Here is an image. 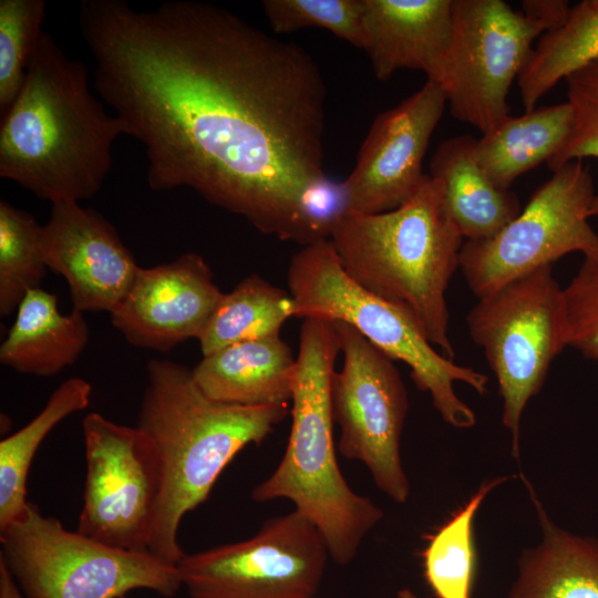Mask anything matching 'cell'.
Here are the masks:
<instances>
[{
  "mask_svg": "<svg viewBox=\"0 0 598 598\" xmlns=\"http://www.w3.org/2000/svg\"><path fill=\"white\" fill-rule=\"evenodd\" d=\"M343 365L330 383L338 451L364 464L375 486L398 504L410 496L400 442L409 409L408 392L393 360L346 322L332 321Z\"/></svg>",
  "mask_w": 598,
  "mask_h": 598,
  "instance_id": "30bf717a",
  "label": "cell"
},
{
  "mask_svg": "<svg viewBox=\"0 0 598 598\" xmlns=\"http://www.w3.org/2000/svg\"><path fill=\"white\" fill-rule=\"evenodd\" d=\"M86 473L76 530L109 546L148 551L162 493L151 440L135 425L92 412L82 422Z\"/></svg>",
  "mask_w": 598,
  "mask_h": 598,
  "instance_id": "4fadbf2b",
  "label": "cell"
},
{
  "mask_svg": "<svg viewBox=\"0 0 598 598\" xmlns=\"http://www.w3.org/2000/svg\"><path fill=\"white\" fill-rule=\"evenodd\" d=\"M573 121L569 103L535 107L508 116L476 138L475 155L489 179L509 189L517 177L548 162L567 138Z\"/></svg>",
  "mask_w": 598,
  "mask_h": 598,
  "instance_id": "7402d4cb",
  "label": "cell"
},
{
  "mask_svg": "<svg viewBox=\"0 0 598 598\" xmlns=\"http://www.w3.org/2000/svg\"><path fill=\"white\" fill-rule=\"evenodd\" d=\"M582 255L576 275L563 288L567 347L598 363V243Z\"/></svg>",
  "mask_w": 598,
  "mask_h": 598,
  "instance_id": "4dcf8cb0",
  "label": "cell"
},
{
  "mask_svg": "<svg viewBox=\"0 0 598 598\" xmlns=\"http://www.w3.org/2000/svg\"><path fill=\"white\" fill-rule=\"evenodd\" d=\"M598 58V0L571 6L566 21L547 31L535 43L517 78L525 112L559 81Z\"/></svg>",
  "mask_w": 598,
  "mask_h": 598,
  "instance_id": "603a6c76",
  "label": "cell"
},
{
  "mask_svg": "<svg viewBox=\"0 0 598 598\" xmlns=\"http://www.w3.org/2000/svg\"><path fill=\"white\" fill-rule=\"evenodd\" d=\"M193 378L212 400L243 405H288L297 359L280 334L228 346L192 369Z\"/></svg>",
  "mask_w": 598,
  "mask_h": 598,
  "instance_id": "ac0fdd59",
  "label": "cell"
},
{
  "mask_svg": "<svg viewBox=\"0 0 598 598\" xmlns=\"http://www.w3.org/2000/svg\"><path fill=\"white\" fill-rule=\"evenodd\" d=\"M506 477L484 482L435 534L423 551L425 578L437 598H471L475 565L473 520L486 496Z\"/></svg>",
  "mask_w": 598,
  "mask_h": 598,
  "instance_id": "484cf974",
  "label": "cell"
},
{
  "mask_svg": "<svg viewBox=\"0 0 598 598\" xmlns=\"http://www.w3.org/2000/svg\"><path fill=\"white\" fill-rule=\"evenodd\" d=\"M589 218L590 217H598V194L595 195L589 212H588Z\"/></svg>",
  "mask_w": 598,
  "mask_h": 598,
  "instance_id": "836d02e7",
  "label": "cell"
},
{
  "mask_svg": "<svg viewBox=\"0 0 598 598\" xmlns=\"http://www.w3.org/2000/svg\"><path fill=\"white\" fill-rule=\"evenodd\" d=\"M522 8L523 13L534 19L547 32L566 21L571 6L565 0H524Z\"/></svg>",
  "mask_w": 598,
  "mask_h": 598,
  "instance_id": "1f68e13d",
  "label": "cell"
},
{
  "mask_svg": "<svg viewBox=\"0 0 598 598\" xmlns=\"http://www.w3.org/2000/svg\"><path fill=\"white\" fill-rule=\"evenodd\" d=\"M78 17L153 190L190 188L302 247L330 238L344 196L324 173L327 89L303 48L194 0H84Z\"/></svg>",
  "mask_w": 598,
  "mask_h": 598,
  "instance_id": "6da1fadb",
  "label": "cell"
},
{
  "mask_svg": "<svg viewBox=\"0 0 598 598\" xmlns=\"http://www.w3.org/2000/svg\"><path fill=\"white\" fill-rule=\"evenodd\" d=\"M396 598H417V596L409 588H403L398 591Z\"/></svg>",
  "mask_w": 598,
  "mask_h": 598,
  "instance_id": "e575fe53",
  "label": "cell"
},
{
  "mask_svg": "<svg viewBox=\"0 0 598 598\" xmlns=\"http://www.w3.org/2000/svg\"><path fill=\"white\" fill-rule=\"evenodd\" d=\"M476 138L444 140L430 161V176L441 186L445 210L462 237L488 239L520 213L517 195L496 186L475 155Z\"/></svg>",
  "mask_w": 598,
  "mask_h": 598,
  "instance_id": "d6986e66",
  "label": "cell"
},
{
  "mask_svg": "<svg viewBox=\"0 0 598 598\" xmlns=\"http://www.w3.org/2000/svg\"><path fill=\"white\" fill-rule=\"evenodd\" d=\"M91 392V384L82 378L65 380L29 423L1 440L0 528L17 518L28 504L27 480L38 448L61 421L87 408Z\"/></svg>",
  "mask_w": 598,
  "mask_h": 598,
  "instance_id": "cb8c5ba5",
  "label": "cell"
},
{
  "mask_svg": "<svg viewBox=\"0 0 598 598\" xmlns=\"http://www.w3.org/2000/svg\"><path fill=\"white\" fill-rule=\"evenodd\" d=\"M544 28L503 0H453V29L439 85L450 113L481 134L509 116L507 96Z\"/></svg>",
  "mask_w": 598,
  "mask_h": 598,
  "instance_id": "7c38bea8",
  "label": "cell"
},
{
  "mask_svg": "<svg viewBox=\"0 0 598 598\" xmlns=\"http://www.w3.org/2000/svg\"><path fill=\"white\" fill-rule=\"evenodd\" d=\"M446 107L441 86L425 84L373 121L349 176L342 182L346 213L393 210L419 190L431 136Z\"/></svg>",
  "mask_w": 598,
  "mask_h": 598,
  "instance_id": "5bb4252c",
  "label": "cell"
},
{
  "mask_svg": "<svg viewBox=\"0 0 598 598\" xmlns=\"http://www.w3.org/2000/svg\"><path fill=\"white\" fill-rule=\"evenodd\" d=\"M312 598H319V597L316 596V597H312Z\"/></svg>",
  "mask_w": 598,
  "mask_h": 598,
  "instance_id": "8d00e7d4",
  "label": "cell"
},
{
  "mask_svg": "<svg viewBox=\"0 0 598 598\" xmlns=\"http://www.w3.org/2000/svg\"><path fill=\"white\" fill-rule=\"evenodd\" d=\"M467 328L494 372L503 401L502 423L519 456L520 421L554 359L567 347L563 288L551 265L520 276L478 298Z\"/></svg>",
  "mask_w": 598,
  "mask_h": 598,
  "instance_id": "ba28073f",
  "label": "cell"
},
{
  "mask_svg": "<svg viewBox=\"0 0 598 598\" xmlns=\"http://www.w3.org/2000/svg\"><path fill=\"white\" fill-rule=\"evenodd\" d=\"M329 558L320 532L293 509L247 539L185 554L177 568L190 598H312Z\"/></svg>",
  "mask_w": 598,
  "mask_h": 598,
  "instance_id": "8fae6325",
  "label": "cell"
},
{
  "mask_svg": "<svg viewBox=\"0 0 598 598\" xmlns=\"http://www.w3.org/2000/svg\"><path fill=\"white\" fill-rule=\"evenodd\" d=\"M589 168L573 161L553 172L517 217L488 239L466 240L460 268L477 298L574 251L598 243L588 223L595 197Z\"/></svg>",
  "mask_w": 598,
  "mask_h": 598,
  "instance_id": "9c48e42d",
  "label": "cell"
},
{
  "mask_svg": "<svg viewBox=\"0 0 598 598\" xmlns=\"http://www.w3.org/2000/svg\"><path fill=\"white\" fill-rule=\"evenodd\" d=\"M223 293L205 259L185 252L169 262L140 267L110 317L128 343L166 352L200 337Z\"/></svg>",
  "mask_w": 598,
  "mask_h": 598,
  "instance_id": "9a60e30c",
  "label": "cell"
},
{
  "mask_svg": "<svg viewBox=\"0 0 598 598\" xmlns=\"http://www.w3.org/2000/svg\"><path fill=\"white\" fill-rule=\"evenodd\" d=\"M47 265L42 226L25 210L0 200V316L16 311L27 293L40 288Z\"/></svg>",
  "mask_w": 598,
  "mask_h": 598,
  "instance_id": "4316f807",
  "label": "cell"
},
{
  "mask_svg": "<svg viewBox=\"0 0 598 598\" xmlns=\"http://www.w3.org/2000/svg\"><path fill=\"white\" fill-rule=\"evenodd\" d=\"M118 598H127L126 596H122V597H118Z\"/></svg>",
  "mask_w": 598,
  "mask_h": 598,
  "instance_id": "d590c367",
  "label": "cell"
},
{
  "mask_svg": "<svg viewBox=\"0 0 598 598\" xmlns=\"http://www.w3.org/2000/svg\"><path fill=\"white\" fill-rule=\"evenodd\" d=\"M0 560L27 598H118L134 589L172 597L183 586L177 566L69 530L30 502L0 528Z\"/></svg>",
  "mask_w": 598,
  "mask_h": 598,
  "instance_id": "52a82bcc",
  "label": "cell"
},
{
  "mask_svg": "<svg viewBox=\"0 0 598 598\" xmlns=\"http://www.w3.org/2000/svg\"><path fill=\"white\" fill-rule=\"evenodd\" d=\"M363 49L375 76L402 69L439 83L453 29V0H363Z\"/></svg>",
  "mask_w": 598,
  "mask_h": 598,
  "instance_id": "e0dca14e",
  "label": "cell"
},
{
  "mask_svg": "<svg viewBox=\"0 0 598 598\" xmlns=\"http://www.w3.org/2000/svg\"><path fill=\"white\" fill-rule=\"evenodd\" d=\"M542 539L525 549L518 574L506 598H598V539L580 536L555 524L530 483Z\"/></svg>",
  "mask_w": 598,
  "mask_h": 598,
  "instance_id": "ffe728a7",
  "label": "cell"
},
{
  "mask_svg": "<svg viewBox=\"0 0 598 598\" xmlns=\"http://www.w3.org/2000/svg\"><path fill=\"white\" fill-rule=\"evenodd\" d=\"M565 81L573 121L564 144L547 162L551 172L573 161L598 158V58L569 74Z\"/></svg>",
  "mask_w": 598,
  "mask_h": 598,
  "instance_id": "f546056e",
  "label": "cell"
},
{
  "mask_svg": "<svg viewBox=\"0 0 598 598\" xmlns=\"http://www.w3.org/2000/svg\"><path fill=\"white\" fill-rule=\"evenodd\" d=\"M287 285L296 306L295 317L350 324L392 360L410 368L412 381L430 394L447 424L456 429L475 425V413L458 398L454 383L468 384L484 394L488 378L437 352L405 311L353 281L329 239L303 246L292 256Z\"/></svg>",
  "mask_w": 598,
  "mask_h": 598,
  "instance_id": "8992f818",
  "label": "cell"
},
{
  "mask_svg": "<svg viewBox=\"0 0 598 598\" xmlns=\"http://www.w3.org/2000/svg\"><path fill=\"white\" fill-rule=\"evenodd\" d=\"M262 8L276 33L322 28L363 49V0H265Z\"/></svg>",
  "mask_w": 598,
  "mask_h": 598,
  "instance_id": "f1b7e54d",
  "label": "cell"
},
{
  "mask_svg": "<svg viewBox=\"0 0 598 598\" xmlns=\"http://www.w3.org/2000/svg\"><path fill=\"white\" fill-rule=\"evenodd\" d=\"M0 598H23L14 578L3 561L0 560Z\"/></svg>",
  "mask_w": 598,
  "mask_h": 598,
  "instance_id": "d6a6232c",
  "label": "cell"
},
{
  "mask_svg": "<svg viewBox=\"0 0 598 598\" xmlns=\"http://www.w3.org/2000/svg\"><path fill=\"white\" fill-rule=\"evenodd\" d=\"M463 239L445 210L440 184L429 174L393 210L344 213L329 238L353 281L405 311L452 360L445 292L460 267Z\"/></svg>",
  "mask_w": 598,
  "mask_h": 598,
  "instance_id": "5b68a950",
  "label": "cell"
},
{
  "mask_svg": "<svg viewBox=\"0 0 598 598\" xmlns=\"http://www.w3.org/2000/svg\"><path fill=\"white\" fill-rule=\"evenodd\" d=\"M126 124L90 90L89 71L42 33L0 124V176L52 204L97 194Z\"/></svg>",
  "mask_w": 598,
  "mask_h": 598,
  "instance_id": "7a4b0ae2",
  "label": "cell"
},
{
  "mask_svg": "<svg viewBox=\"0 0 598 598\" xmlns=\"http://www.w3.org/2000/svg\"><path fill=\"white\" fill-rule=\"evenodd\" d=\"M82 311H59L58 297L41 287L27 293L0 347V362L18 372L52 377L72 365L89 342Z\"/></svg>",
  "mask_w": 598,
  "mask_h": 598,
  "instance_id": "44dd1931",
  "label": "cell"
},
{
  "mask_svg": "<svg viewBox=\"0 0 598 598\" xmlns=\"http://www.w3.org/2000/svg\"><path fill=\"white\" fill-rule=\"evenodd\" d=\"M45 0L0 1V111H7L18 95L41 29Z\"/></svg>",
  "mask_w": 598,
  "mask_h": 598,
  "instance_id": "83f0119b",
  "label": "cell"
},
{
  "mask_svg": "<svg viewBox=\"0 0 598 598\" xmlns=\"http://www.w3.org/2000/svg\"><path fill=\"white\" fill-rule=\"evenodd\" d=\"M296 315L289 291L252 274L223 293L204 331L197 339L203 357L228 346L278 336L282 324Z\"/></svg>",
  "mask_w": 598,
  "mask_h": 598,
  "instance_id": "d4e9b609",
  "label": "cell"
},
{
  "mask_svg": "<svg viewBox=\"0 0 598 598\" xmlns=\"http://www.w3.org/2000/svg\"><path fill=\"white\" fill-rule=\"evenodd\" d=\"M42 251L47 267L65 278L73 309L82 312L113 311L140 269L114 226L78 202L52 204Z\"/></svg>",
  "mask_w": 598,
  "mask_h": 598,
  "instance_id": "2e32d148",
  "label": "cell"
},
{
  "mask_svg": "<svg viewBox=\"0 0 598 598\" xmlns=\"http://www.w3.org/2000/svg\"><path fill=\"white\" fill-rule=\"evenodd\" d=\"M339 352L332 321L303 319L287 446L274 472L252 488L251 498L290 501L320 532L330 558L347 566L384 514L350 487L337 461L330 383Z\"/></svg>",
  "mask_w": 598,
  "mask_h": 598,
  "instance_id": "277c9868",
  "label": "cell"
},
{
  "mask_svg": "<svg viewBox=\"0 0 598 598\" xmlns=\"http://www.w3.org/2000/svg\"><path fill=\"white\" fill-rule=\"evenodd\" d=\"M136 426L151 440L162 468V493L148 551L177 566L185 553L178 530L203 504L220 473L247 445L261 443L288 405L243 406L212 400L192 369L171 360L147 363Z\"/></svg>",
  "mask_w": 598,
  "mask_h": 598,
  "instance_id": "3957f363",
  "label": "cell"
}]
</instances>
